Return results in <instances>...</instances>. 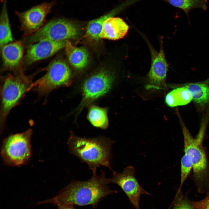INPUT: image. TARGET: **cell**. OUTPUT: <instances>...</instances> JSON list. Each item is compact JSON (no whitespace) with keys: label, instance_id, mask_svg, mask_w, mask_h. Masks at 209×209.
Wrapping results in <instances>:
<instances>
[{"label":"cell","instance_id":"cell-1","mask_svg":"<svg viewBox=\"0 0 209 209\" xmlns=\"http://www.w3.org/2000/svg\"><path fill=\"white\" fill-rule=\"evenodd\" d=\"M107 179L102 170L100 175L97 174L96 171L93 172L89 179L84 181L73 180L55 197L38 204L50 203L57 206L60 204L90 205L94 208L103 198L117 192L108 186Z\"/></svg>","mask_w":209,"mask_h":209},{"label":"cell","instance_id":"cell-2","mask_svg":"<svg viewBox=\"0 0 209 209\" xmlns=\"http://www.w3.org/2000/svg\"><path fill=\"white\" fill-rule=\"evenodd\" d=\"M114 141L107 137L87 138L71 133L67 144L70 152L86 163L92 172L100 165L113 172L111 166L112 145Z\"/></svg>","mask_w":209,"mask_h":209},{"label":"cell","instance_id":"cell-3","mask_svg":"<svg viewBox=\"0 0 209 209\" xmlns=\"http://www.w3.org/2000/svg\"><path fill=\"white\" fill-rule=\"evenodd\" d=\"M184 153L188 154L192 163V178L200 193H209V161L203 145L204 129L202 128L195 138L183 125Z\"/></svg>","mask_w":209,"mask_h":209},{"label":"cell","instance_id":"cell-4","mask_svg":"<svg viewBox=\"0 0 209 209\" xmlns=\"http://www.w3.org/2000/svg\"><path fill=\"white\" fill-rule=\"evenodd\" d=\"M31 77L9 74L4 77L1 87L0 125L4 129L7 117L11 110L18 105L26 93L31 89Z\"/></svg>","mask_w":209,"mask_h":209},{"label":"cell","instance_id":"cell-5","mask_svg":"<svg viewBox=\"0 0 209 209\" xmlns=\"http://www.w3.org/2000/svg\"><path fill=\"white\" fill-rule=\"evenodd\" d=\"M32 130L10 135L3 141L1 155L5 163L19 166L27 162L31 154V138Z\"/></svg>","mask_w":209,"mask_h":209},{"label":"cell","instance_id":"cell-6","mask_svg":"<svg viewBox=\"0 0 209 209\" xmlns=\"http://www.w3.org/2000/svg\"><path fill=\"white\" fill-rule=\"evenodd\" d=\"M71 78V71L66 63L61 59H55L50 63L46 73L33 82L31 89L39 96H46L55 89L69 85Z\"/></svg>","mask_w":209,"mask_h":209},{"label":"cell","instance_id":"cell-7","mask_svg":"<svg viewBox=\"0 0 209 209\" xmlns=\"http://www.w3.org/2000/svg\"><path fill=\"white\" fill-rule=\"evenodd\" d=\"M114 74L106 70L96 72L85 79L81 90L82 99L77 108L78 115L85 107L108 93L113 86Z\"/></svg>","mask_w":209,"mask_h":209},{"label":"cell","instance_id":"cell-8","mask_svg":"<svg viewBox=\"0 0 209 209\" xmlns=\"http://www.w3.org/2000/svg\"><path fill=\"white\" fill-rule=\"evenodd\" d=\"M79 33V28L76 23L67 19H54L37 32L28 37L26 42L31 45L44 40H67L76 37Z\"/></svg>","mask_w":209,"mask_h":209},{"label":"cell","instance_id":"cell-9","mask_svg":"<svg viewBox=\"0 0 209 209\" xmlns=\"http://www.w3.org/2000/svg\"><path fill=\"white\" fill-rule=\"evenodd\" d=\"M107 182L108 184L114 183L118 185L136 209H140V200L141 195L150 194L138 183L135 176V169L132 166L125 168L121 172L113 171L112 176L107 179Z\"/></svg>","mask_w":209,"mask_h":209},{"label":"cell","instance_id":"cell-10","mask_svg":"<svg viewBox=\"0 0 209 209\" xmlns=\"http://www.w3.org/2000/svg\"><path fill=\"white\" fill-rule=\"evenodd\" d=\"M146 40V39H145ZM160 48L156 51L147 39L151 57V64L148 74V82L145 86L147 89L165 90L168 65L164 52L162 39H160Z\"/></svg>","mask_w":209,"mask_h":209},{"label":"cell","instance_id":"cell-11","mask_svg":"<svg viewBox=\"0 0 209 209\" xmlns=\"http://www.w3.org/2000/svg\"><path fill=\"white\" fill-rule=\"evenodd\" d=\"M55 4V1L44 2L25 11L16 12L21 23V29L26 36L31 35L45 25L46 17Z\"/></svg>","mask_w":209,"mask_h":209},{"label":"cell","instance_id":"cell-12","mask_svg":"<svg viewBox=\"0 0 209 209\" xmlns=\"http://www.w3.org/2000/svg\"><path fill=\"white\" fill-rule=\"evenodd\" d=\"M66 41L44 40L31 45L24 57V64L29 65L52 56L65 47Z\"/></svg>","mask_w":209,"mask_h":209},{"label":"cell","instance_id":"cell-13","mask_svg":"<svg viewBox=\"0 0 209 209\" xmlns=\"http://www.w3.org/2000/svg\"><path fill=\"white\" fill-rule=\"evenodd\" d=\"M3 61L2 71L10 70L15 75H23L22 67L24 46L19 41L7 44L1 48Z\"/></svg>","mask_w":209,"mask_h":209},{"label":"cell","instance_id":"cell-14","mask_svg":"<svg viewBox=\"0 0 209 209\" xmlns=\"http://www.w3.org/2000/svg\"><path fill=\"white\" fill-rule=\"evenodd\" d=\"M129 27L121 18L111 17L103 23L100 38L117 40L124 37L127 34Z\"/></svg>","mask_w":209,"mask_h":209},{"label":"cell","instance_id":"cell-15","mask_svg":"<svg viewBox=\"0 0 209 209\" xmlns=\"http://www.w3.org/2000/svg\"><path fill=\"white\" fill-rule=\"evenodd\" d=\"M65 48L66 54L72 66L79 69L86 66L89 60L88 53L86 49L74 46L68 40L66 41Z\"/></svg>","mask_w":209,"mask_h":209},{"label":"cell","instance_id":"cell-16","mask_svg":"<svg viewBox=\"0 0 209 209\" xmlns=\"http://www.w3.org/2000/svg\"><path fill=\"white\" fill-rule=\"evenodd\" d=\"M107 108L99 107L95 105L89 106L87 118L93 126L106 129L109 125Z\"/></svg>","mask_w":209,"mask_h":209},{"label":"cell","instance_id":"cell-17","mask_svg":"<svg viewBox=\"0 0 209 209\" xmlns=\"http://www.w3.org/2000/svg\"><path fill=\"white\" fill-rule=\"evenodd\" d=\"M192 99V95L185 87L177 88L168 93L165 97V102L169 107H174L186 105Z\"/></svg>","mask_w":209,"mask_h":209},{"label":"cell","instance_id":"cell-18","mask_svg":"<svg viewBox=\"0 0 209 209\" xmlns=\"http://www.w3.org/2000/svg\"><path fill=\"white\" fill-rule=\"evenodd\" d=\"M7 0H3L0 18L1 48L13 40L7 7Z\"/></svg>","mask_w":209,"mask_h":209},{"label":"cell","instance_id":"cell-19","mask_svg":"<svg viewBox=\"0 0 209 209\" xmlns=\"http://www.w3.org/2000/svg\"><path fill=\"white\" fill-rule=\"evenodd\" d=\"M207 82L191 83L184 86L190 91L196 103L203 105L209 102V85Z\"/></svg>","mask_w":209,"mask_h":209},{"label":"cell","instance_id":"cell-20","mask_svg":"<svg viewBox=\"0 0 209 209\" xmlns=\"http://www.w3.org/2000/svg\"><path fill=\"white\" fill-rule=\"evenodd\" d=\"M119 10L116 8L107 14L89 21L86 27V35L92 39H98L105 21L108 18L113 16Z\"/></svg>","mask_w":209,"mask_h":209},{"label":"cell","instance_id":"cell-21","mask_svg":"<svg viewBox=\"0 0 209 209\" xmlns=\"http://www.w3.org/2000/svg\"><path fill=\"white\" fill-rule=\"evenodd\" d=\"M172 5L181 8L185 13L187 17L190 10L199 8L206 10L207 8V0H163Z\"/></svg>","mask_w":209,"mask_h":209},{"label":"cell","instance_id":"cell-22","mask_svg":"<svg viewBox=\"0 0 209 209\" xmlns=\"http://www.w3.org/2000/svg\"><path fill=\"white\" fill-rule=\"evenodd\" d=\"M192 168V162L190 156L188 154L184 153L181 159L180 184L177 193L181 192L182 185L190 174Z\"/></svg>","mask_w":209,"mask_h":209},{"label":"cell","instance_id":"cell-23","mask_svg":"<svg viewBox=\"0 0 209 209\" xmlns=\"http://www.w3.org/2000/svg\"><path fill=\"white\" fill-rule=\"evenodd\" d=\"M176 197L172 209H194L192 201L181 192L177 193Z\"/></svg>","mask_w":209,"mask_h":209},{"label":"cell","instance_id":"cell-24","mask_svg":"<svg viewBox=\"0 0 209 209\" xmlns=\"http://www.w3.org/2000/svg\"><path fill=\"white\" fill-rule=\"evenodd\" d=\"M192 202L194 209H209V193L203 199Z\"/></svg>","mask_w":209,"mask_h":209},{"label":"cell","instance_id":"cell-25","mask_svg":"<svg viewBox=\"0 0 209 209\" xmlns=\"http://www.w3.org/2000/svg\"><path fill=\"white\" fill-rule=\"evenodd\" d=\"M58 209H75L73 205L68 204H60L57 206Z\"/></svg>","mask_w":209,"mask_h":209}]
</instances>
